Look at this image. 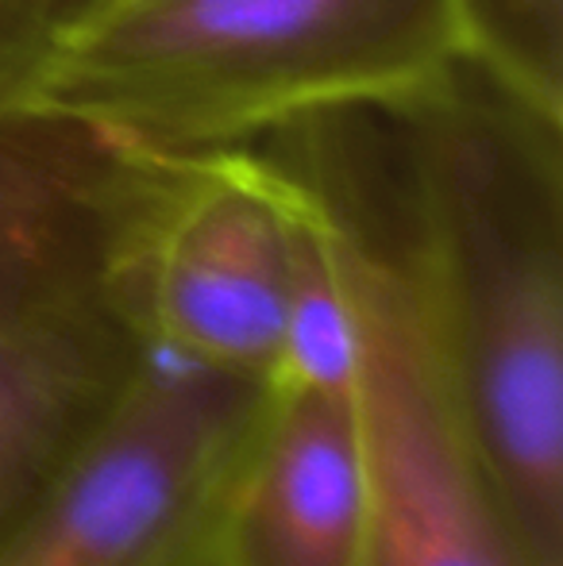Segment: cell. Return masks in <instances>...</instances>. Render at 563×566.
Segmentation results:
<instances>
[{"label":"cell","mask_w":563,"mask_h":566,"mask_svg":"<svg viewBox=\"0 0 563 566\" xmlns=\"http://www.w3.org/2000/svg\"><path fill=\"white\" fill-rule=\"evenodd\" d=\"M383 119L490 497L563 566V124L467 62Z\"/></svg>","instance_id":"cell-1"},{"label":"cell","mask_w":563,"mask_h":566,"mask_svg":"<svg viewBox=\"0 0 563 566\" xmlns=\"http://www.w3.org/2000/svg\"><path fill=\"white\" fill-rule=\"evenodd\" d=\"M463 62L451 0H66L8 105L74 116L143 155H212L316 116L414 105Z\"/></svg>","instance_id":"cell-2"},{"label":"cell","mask_w":563,"mask_h":566,"mask_svg":"<svg viewBox=\"0 0 563 566\" xmlns=\"http://www.w3.org/2000/svg\"><path fill=\"white\" fill-rule=\"evenodd\" d=\"M263 394L136 343L105 409L0 536V566H212Z\"/></svg>","instance_id":"cell-3"},{"label":"cell","mask_w":563,"mask_h":566,"mask_svg":"<svg viewBox=\"0 0 563 566\" xmlns=\"http://www.w3.org/2000/svg\"><path fill=\"white\" fill-rule=\"evenodd\" d=\"M355 231V417L375 528V566H525L490 497L459 401L432 285L414 243H386L359 220L329 166Z\"/></svg>","instance_id":"cell-4"},{"label":"cell","mask_w":563,"mask_h":566,"mask_svg":"<svg viewBox=\"0 0 563 566\" xmlns=\"http://www.w3.org/2000/svg\"><path fill=\"white\" fill-rule=\"evenodd\" d=\"M105 301L132 339L271 381L290 321V235L251 147L155 155L108 251Z\"/></svg>","instance_id":"cell-5"},{"label":"cell","mask_w":563,"mask_h":566,"mask_svg":"<svg viewBox=\"0 0 563 566\" xmlns=\"http://www.w3.org/2000/svg\"><path fill=\"white\" fill-rule=\"evenodd\" d=\"M150 163L74 116L0 108V336L108 305V251Z\"/></svg>","instance_id":"cell-6"},{"label":"cell","mask_w":563,"mask_h":566,"mask_svg":"<svg viewBox=\"0 0 563 566\" xmlns=\"http://www.w3.org/2000/svg\"><path fill=\"white\" fill-rule=\"evenodd\" d=\"M212 566H375L352 386L267 381Z\"/></svg>","instance_id":"cell-7"},{"label":"cell","mask_w":563,"mask_h":566,"mask_svg":"<svg viewBox=\"0 0 563 566\" xmlns=\"http://www.w3.org/2000/svg\"><path fill=\"white\" fill-rule=\"evenodd\" d=\"M136 358L108 305L0 336V536L28 513Z\"/></svg>","instance_id":"cell-8"},{"label":"cell","mask_w":563,"mask_h":566,"mask_svg":"<svg viewBox=\"0 0 563 566\" xmlns=\"http://www.w3.org/2000/svg\"><path fill=\"white\" fill-rule=\"evenodd\" d=\"M467 66L563 124V0H451Z\"/></svg>","instance_id":"cell-9"},{"label":"cell","mask_w":563,"mask_h":566,"mask_svg":"<svg viewBox=\"0 0 563 566\" xmlns=\"http://www.w3.org/2000/svg\"><path fill=\"white\" fill-rule=\"evenodd\" d=\"M62 4L66 0H0V108L12 101L15 82L35 51V39Z\"/></svg>","instance_id":"cell-10"}]
</instances>
